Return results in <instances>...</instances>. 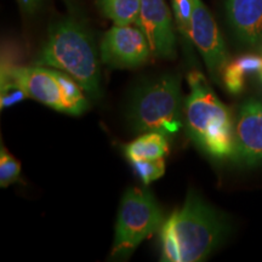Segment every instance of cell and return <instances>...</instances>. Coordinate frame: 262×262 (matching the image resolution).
<instances>
[{
    "mask_svg": "<svg viewBox=\"0 0 262 262\" xmlns=\"http://www.w3.org/2000/svg\"><path fill=\"white\" fill-rule=\"evenodd\" d=\"M228 231V219L191 189L181 208L162 225V261H204L227 237Z\"/></svg>",
    "mask_w": 262,
    "mask_h": 262,
    "instance_id": "cell-1",
    "label": "cell"
},
{
    "mask_svg": "<svg viewBox=\"0 0 262 262\" xmlns=\"http://www.w3.org/2000/svg\"><path fill=\"white\" fill-rule=\"evenodd\" d=\"M34 64L64 72L89 96H101L100 63L94 39L88 28L73 17L50 26Z\"/></svg>",
    "mask_w": 262,
    "mask_h": 262,
    "instance_id": "cell-2",
    "label": "cell"
},
{
    "mask_svg": "<svg viewBox=\"0 0 262 262\" xmlns=\"http://www.w3.org/2000/svg\"><path fill=\"white\" fill-rule=\"evenodd\" d=\"M187 79L191 93L185 101L183 118L188 136L214 158L232 157L234 127L231 112L219 100L201 72H191Z\"/></svg>",
    "mask_w": 262,
    "mask_h": 262,
    "instance_id": "cell-3",
    "label": "cell"
},
{
    "mask_svg": "<svg viewBox=\"0 0 262 262\" xmlns=\"http://www.w3.org/2000/svg\"><path fill=\"white\" fill-rule=\"evenodd\" d=\"M125 114L134 134H176L183 120L181 78L162 74L142 81L131 93Z\"/></svg>",
    "mask_w": 262,
    "mask_h": 262,
    "instance_id": "cell-4",
    "label": "cell"
},
{
    "mask_svg": "<svg viewBox=\"0 0 262 262\" xmlns=\"http://www.w3.org/2000/svg\"><path fill=\"white\" fill-rule=\"evenodd\" d=\"M18 85L28 98L47 104L58 112L79 116L89 107L83 89L71 75L45 66L2 67V83Z\"/></svg>",
    "mask_w": 262,
    "mask_h": 262,
    "instance_id": "cell-5",
    "label": "cell"
},
{
    "mask_svg": "<svg viewBox=\"0 0 262 262\" xmlns=\"http://www.w3.org/2000/svg\"><path fill=\"white\" fill-rule=\"evenodd\" d=\"M162 224L163 211L148 188L126 189L118 211L111 258L126 260Z\"/></svg>",
    "mask_w": 262,
    "mask_h": 262,
    "instance_id": "cell-6",
    "label": "cell"
},
{
    "mask_svg": "<svg viewBox=\"0 0 262 262\" xmlns=\"http://www.w3.org/2000/svg\"><path fill=\"white\" fill-rule=\"evenodd\" d=\"M150 54L147 35L136 25H116L104 33L100 45L101 61L111 68L139 67Z\"/></svg>",
    "mask_w": 262,
    "mask_h": 262,
    "instance_id": "cell-7",
    "label": "cell"
},
{
    "mask_svg": "<svg viewBox=\"0 0 262 262\" xmlns=\"http://www.w3.org/2000/svg\"><path fill=\"white\" fill-rule=\"evenodd\" d=\"M189 37L201 52L212 79L220 81L222 72L229 62L228 52L220 29L202 0H193Z\"/></svg>",
    "mask_w": 262,
    "mask_h": 262,
    "instance_id": "cell-8",
    "label": "cell"
},
{
    "mask_svg": "<svg viewBox=\"0 0 262 262\" xmlns=\"http://www.w3.org/2000/svg\"><path fill=\"white\" fill-rule=\"evenodd\" d=\"M232 158L248 166L262 164V101L248 100L239 107Z\"/></svg>",
    "mask_w": 262,
    "mask_h": 262,
    "instance_id": "cell-9",
    "label": "cell"
},
{
    "mask_svg": "<svg viewBox=\"0 0 262 262\" xmlns=\"http://www.w3.org/2000/svg\"><path fill=\"white\" fill-rule=\"evenodd\" d=\"M140 26L148 39L152 55L163 58L176 56V37L165 0H140Z\"/></svg>",
    "mask_w": 262,
    "mask_h": 262,
    "instance_id": "cell-10",
    "label": "cell"
},
{
    "mask_svg": "<svg viewBox=\"0 0 262 262\" xmlns=\"http://www.w3.org/2000/svg\"><path fill=\"white\" fill-rule=\"evenodd\" d=\"M226 16L237 40L248 48L262 45V0H226Z\"/></svg>",
    "mask_w": 262,
    "mask_h": 262,
    "instance_id": "cell-11",
    "label": "cell"
},
{
    "mask_svg": "<svg viewBox=\"0 0 262 262\" xmlns=\"http://www.w3.org/2000/svg\"><path fill=\"white\" fill-rule=\"evenodd\" d=\"M124 153L130 162L164 158L169 153V142L164 134L146 133L124 147Z\"/></svg>",
    "mask_w": 262,
    "mask_h": 262,
    "instance_id": "cell-12",
    "label": "cell"
},
{
    "mask_svg": "<svg viewBox=\"0 0 262 262\" xmlns=\"http://www.w3.org/2000/svg\"><path fill=\"white\" fill-rule=\"evenodd\" d=\"M96 5L104 17L114 25L140 26V0H97Z\"/></svg>",
    "mask_w": 262,
    "mask_h": 262,
    "instance_id": "cell-13",
    "label": "cell"
},
{
    "mask_svg": "<svg viewBox=\"0 0 262 262\" xmlns=\"http://www.w3.org/2000/svg\"><path fill=\"white\" fill-rule=\"evenodd\" d=\"M21 182V164L6 150L4 146L0 149V186L3 188Z\"/></svg>",
    "mask_w": 262,
    "mask_h": 262,
    "instance_id": "cell-14",
    "label": "cell"
},
{
    "mask_svg": "<svg viewBox=\"0 0 262 262\" xmlns=\"http://www.w3.org/2000/svg\"><path fill=\"white\" fill-rule=\"evenodd\" d=\"M133 165L134 171L142 180L145 185H149L159 180L165 172V162L164 158L148 159V160H137V162H130Z\"/></svg>",
    "mask_w": 262,
    "mask_h": 262,
    "instance_id": "cell-15",
    "label": "cell"
},
{
    "mask_svg": "<svg viewBox=\"0 0 262 262\" xmlns=\"http://www.w3.org/2000/svg\"><path fill=\"white\" fill-rule=\"evenodd\" d=\"M172 9L180 33L186 40L191 41L189 31H191L193 0H172Z\"/></svg>",
    "mask_w": 262,
    "mask_h": 262,
    "instance_id": "cell-16",
    "label": "cell"
},
{
    "mask_svg": "<svg viewBox=\"0 0 262 262\" xmlns=\"http://www.w3.org/2000/svg\"><path fill=\"white\" fill-rule=\"evenodd\" d=\"M221 80L224 81L226 89L231 94H241L245 85V75L238 70L233 62L229 61L222 72Z\"/></svg>",
    "mask_w": 262,
    "mask_h": 262,
    "instance_id": "cell-17",
    "label": "cell"
},
{
    "mask_svg": "<svg viewBox=\"0 0 262 262\" xmlns=\"http://www.w3.org/2000/svg\"><path fill=\"white\" fill-rule=\"evenodd\" d=\"M27 97V95L18 85L10 83V81H3L2 83V96H0L2 110L14 106V104L21 102L22 100Z\"/></svg>",
    "mask_w": 262,
    "mask_h": 262,
    "instance_id": "cell-18",
    "label": "cell"
},
{
    "mask_svg": "<svg viewBox=\"0 0 262 262\" xmlns=\"http://www.w3.org/2000/svg\"><path fill=\"white\" fill-rule=\"evenodd\" d=\"M244 75L256 74L258 78L262 75V57L257 55H243L232 61Z\"/></svg>",
    "mask_w": 262,
    "mask_h": 262,
    "instance_id": "cell-19",
    "label": "cell"
},
{
    "mask_svg": "<svg viewBox=\"0 0 262 262\" xmlns=\"http://www.w3.org/2000/svg\"><path fill=\"white\" fill-rule=\"evenodd\" d=\"M19 8L27 15H33L41 8L44 0H17Z\"/></svg>",
    "mask_w": 262,
    "mask_h": 262,
    "instance_id": "cell-20",
    "label": "cell"
},
{
    "mask_svg": "<svg viewBox=\"0 0 262 262\" xmlns=\"http://www.w3.org/2000/svg\"><path fill=\"white\" fill-rule=\"evenodd\" d=\"M64 2H66V4H67L68 6H71V5H72V3H73L74 0H64Z\"/></svg>",
    "mask_w": 262,
    "mask_h": 262,
    "instance_id": "cell-21",
    "label": "cell"
},
{
    "mask_svg": "<svg viewBox=\"0 0 262 262\" xmlns=\"http://www.w3.org/2000/svg\"><path fill=\"white\" fill-rule=\"evenodd\" d=\"M260 80H261V83H262V75L260 77Z\"/></svg>",
    "mask_w": 262,
    "mask_h": 262,
    "instance_id": "cell-22",
    "label": "cell"
}]
</instances>
